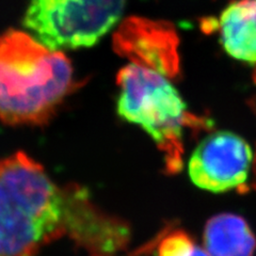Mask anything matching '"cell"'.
Instances as JSON below:
<instances>
[{
    "instance_id": "obj_1",
    "label": "cell",
    "mask_w": 256,
    "mask_h": 256,
    "mask_svg": "<svg viewBox=\"0 0 256 256\" xmlns=\"http://www.w3.org/2000/svg\"><path fill=\"white\" fill-rule=\"evenodd\" d=\"M64 236L92 256H118L130 228L102 212L86 189L58 186L27 154L0 159V256H36Z\"/></svg>"
},
{
    "instance_id": "obj_2",
    "label": "cell",
    "mask_w": 256,
    "mask_h": 256,
    "mask_svg": "<svg viewBox=\"0 0 256 256\" xmlns=\"http://www.w3.org/2000/svg\"><path fill=\"white\" fill-rule=\"evenodd\" d=\"M75 86L73 66L27 32L0 34V121L42 125Z\"/></svg>"
},
{
    "instance_id": "obj_3",
    "label": "cell",
    "mask_w": 256,
    "mask_h": 256,
    "mask_svg": "<svg viewBox=\"0 0 256 256\" xmlns=\"http://www.w3.org/2000/svg\"><path fill=\"white\" fill-rule=\"evenodd\" d=\"M118 114L139 125L164 153L170 173L182 166V130L194 120L185 102L166 76L130 63L118 74Z\"/></svg>"
},
{
    "instance_id": "obj_4",
    "label": "cell",
    "mask_w": 256,
    "mask_h": 256,
    "mask_svg": "<svg viewBox=\"0 0 256 256\" xmlns=\"http://www.w3.org/2000/svg\"><path fill=\"white\" fill-rule=\"evenodd\" d=\"M126 0H30L25 26L54 50L98 43L114 28Z\"/></svg>"
},
{
    "instance_id": "obj_5",
    "label": "cell",
    "mask_w": 256,
    "mask_h": 256,
    "mask_svg": "<svg viewBox=\"0 0 256 256\" xmlns=\"http://www.w3.org/2000/svg\"><path fill=\"white\" fill-rule=\"evenodd\" d=\"M252 164L248 142L230 132H216L201 141L189 160V176L198 188L222 194L242 187Z\"/></svg>"
},
{
    "instance_id": "obj_6",
    "label": "cell",
    "mask_w": 256,
    "mask_h": 256,
    "mask_svg": "<svg viewBox=\"0 0 256 256\" xmlns=\"http://www.w3.org/2000/svg\"><path fill=\"white\" fill-rule=\"evenodd\" d=\"M180 38L171 22L132 16L114 32V48L137 66L168 78L180 75Z\"/></svg>"
},
{
    "instance_id": "obj_7",
    "label": "cell",
    "mask_w": 256,
    "mask_h": 256,
    "mask_svg": "<svg viewBox=\"0 0 256 256\" xmlns=\"http://www.w3.org/2000/svg\"><path fill=\"white\" fill-rule=\"evenodd\" d=\"M222 46L232 58L256 64V0H237L220 16Z\"/></svg>"
},
{
    "instance_id": "obj_8",
    "label": "cell",
    "mask_w": 256,
    "mask_h": 256,
    "mask_svg": "<svg viewBox=\"0 0 256 256\" xmlns=\"http://www.w3.org/2000/svg\"><path fill=\"white\" fill-rule=\"evenodd\" d=\"M204 244L210 256H254L256 238L242 217L220 214L207 221Z\"/></svg>"
},
{
    "instance_id": "obj_9",
    "label": "cell",
    "mask_w": 256,
    "mask_h": 256,
    "mask_svg": "<svg viewBox=\"0 0 256 256\" xmlns=\"http://www.w3.org/2000/svg\"><path fill=\"white\" fill-rule=\"evenodd\" d=\"M158 256H210L184 230H172L158 244Z\"/></svg>"
}]
</instances>
